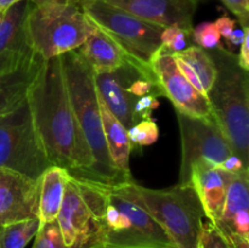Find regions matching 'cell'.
Returning <instances> with one entry per match:
<instances>
[{"mask_svg": "<svg viewBox=\"0 0 249 248\" xmlns=\"http://www.w3.org/2000/svg\"><path fill=\"white\" fill-rule=\"evenodd\" d=\"M27 100L50 164L87 179L94 159L75 119L61 56L44 60Z\"/></svg>", "mask_w": 249, "mask_h": 248, "instance_id": "1", "label": "cell"}, {"mask_svg": "<svg viewBox=\"0 0 249 248\" xmlns=\"http://www.w3.org/2000/svg\"><path fill=\"white\" fill-rule=\"evenodd\" d=\"M75 180L94 218L87 248H177L164 229L134 198L126 182L105 185Z\"/></svg>", "mask_w": 249, "mask_h": 248, "instance_id": "2", "label": "cell"}, {"mask_svg": "<svg viewBox=\"0 0 249 248\" xmlns=\"http://www.w3.org/2000/svg\"><path fill=\"white\" fill-rule=\"evenodd\" d=\"M61 60L75 119L94 159L88 177L80 180H89L105 185H118L131 181L117 170L109 157L105 140L94 72L77 50L63 53Z\"/></svg>", "mask_w": 249, "mask_h": 248, "instance_id": "3", "label": "cell"}, {"mask_svg": "<svg viewBox=\"0 0 249 248\" xmlns=\"http://www.w3.org/2000/svg\"><path fill=\"white\" fill-rule=\"evenodd\" d=\"M207 51L216 67L215 82L207 94L212 114L233 155L249 165V72L225 46Z\"/></svg>", "mask_w": 249, "mask_h": 248, "instance_id": "4", "label": "cell"}, {"mask_svg": "<svg viewBox=\"0 0 249 248\" xmlns=\"http://www.w3.org/2000/svg\"><path fill=\"white\" fill-rule=\"evenodd\" d=\"M29 43L43 60L77 50L95 29L79 1L44 2L33 5L27 14Z\"/></svg>", "mask_w": 249, "mask_h": 248, "instance_id": "5", "label": "cell"}, {"mask_svg": "<svg viewBox=\"0 0 249 248\" xmlns=\"http://www.w3.org/2000/svg\"><path fill=\"white\" fill-rule=\"evenodd\" d=\"M134 198L164 229L177 248H197L204 212L192 185L178 184L168 189H148L126 182Z\"/></svg>", "mask_w": 249, "mask_h": 248, "instance_id": "6", "label": "cell"}, {"mask_svg": "<svg viewBox=\"0 0 249 248\" xmlns=\"http://www.w3.org/2000/svg\"><path fill=\"white\" fill-rule=\"evenodd\" d=\"M83 11L126 55L138 63L150 66L162 48L163 27L150 23L105 0H79Z\"/></svg>", "mask_w": 249, "mask_h": 248, "instance_id": "7", "label": "cell"}, {"mask_svg": "<svg viewBox=\"0 0 249 248\" xmlns=\"http://www.w3.org/2000/svg\"><path fill=\"white\" fill-rule=\"evenodd\" d=\"M49 167L51 164L26 100L0 118V169L40 179Z\"/></svg>", "mask_w": 249, "mask_h": 248, "instance_id": "8", "label": "cell"}, {"mask_svg": "<svg viewBox=\"0 0 249 248\" xmlns=\"http://www.w3.org/2000/svg\"><path fill=\"white\" fill-rule=\"evenodd\" d=\"M177 112L181 135V185H190L191 168L195 163H207L213 167L233 155L232 147L214 119L198 118Z\"/></svg>", "mask_w": 249, "mask_h": 248, "instance_id": "9", "label": "cell"}, {"mask_svg": "<svg viewBox=\"0 0 249 248\" xmlns=\"http://www.w3.org/2000/svg\"><path fill=\"white\" fill-rule=\"evenodd\" d=\"M163 96L168 97L175 111L198 118L214 119L208 97L199 94L180 72L173 53L160 49L150 63Z\"/></svg>", "mask_w": 249, "mask_h": 248, "instance_id": "10", "label": "cell"}, {"mask_svg": "<svg viewBox=\"0 0 249 248\" xmlns=\"http://www.w3.org/2000/svg\"><path fill=\"white\" fill-rule=\"evenodd\" d=\"M40 179H31L9 169H0V228L39 218Z\"/></svg>", "mask_w": 249, "mask_h": 248, "instance_id": "11", "label": "cell"}, {"mask_svg": "<svg viewBox=\"0 0 249 248\" xmlns=\"http://www.w3.org/2000/svg\"><path fill=\"white\" fill-rule=\"evenodd\" d=\"M140 73L155 74L151 66H143L133 61L111 73L94 74L97 94L126 129L134 125V106L138 100V97L128 92V87Z\"/></svg>", "mask_w": 249, "mask_h": 248, "instance_id": "12", "label": "cell"}, {"mask_svg": "<svg viewBox=\"0 0 249 248\" xmlns=\"http://www.w3.org/2000/svg\"><path fill=\"white\" fill-rule=\"evenodd\" d=\"M29 7L31 1L24 0L0 17V75L14 72L36 55L26 28Z\"/></svg>", "mask_w": 249, "mask_h": 248, "instance_id": "13", "label": "cell"}, {"mask_svg": "<svg viewBox=\"0 0 249 248\" xmlns=\"http://www.w3.org/2000/svg\"><path fill=\"white\" fill-rule=\"evenodd\" d=\"M139 18L163 27L194 29V16L199 0H105Z\"/></svg>", "mask_w": 249, "mask_h": 248, "instance_id": "14", "label": "cell"}, {"mask_svg": "<svg viewBox=\"0 0 249 248\" xmlns=\"http://www.w3.org/2000/svg\"><path fill=\"white\" fill-rule=\"evenodd\" d=\"M56 220L67 248H87L94 230V218L72 175L66 184Z\"/></svg>", "mask_w": 249, "mask_h": 248, "instance_id": "15", "label": "cell"}, {"mask_svg": "<svg viewBox=\"0 0 249 248\" xmlns=\"http://www.w3.org/2000/svg\"><path fill=\"white\" fill-rule=\"evenodd\" d=\"M229 173L207 163H195L191 168L190 185L196 190L197 196L208 221L215 225L221 216L225 203Z\"/></svg>", "mask_w": 249, "mask_h": 248, "instance_id": "16", "label": "cell"}, {"mask_svg": "<svg viewBox=\"0 0 249 248\" xmlns=\"http://www.w3.org/2000/svg\"><path fill=\"white\" fill-rule=\"evenodd\" d=\"M77 51L89 65L94 74L111 73L121 68L126 62H136L96 26L87 40L77 49Z\"/></svg>", "mask_w": 249, "mask_h": 248, "instance_id": "17", "label": "cell"}, {"mask_svg": "<svg viewBox=\"0 0 249 248\" xmlns=\"http://www.w3.org/2000/svg\"><path fill=\"white\" fill-rule=\"evenodd\" d=\"M43 62V58L36 53L16 71L0 75V118L26 101Z\"/></svg>", "mask_w": 249, "mask_h": 248, "instance_id": "18", "label": "cell"}, {"mask_svg": "<svg viewBox=\"0 0 249 248\" xmlns=\"http://www.w3.org/2000/svg\"><path fill=\"white\" fill-rule=\"evenodd\" d=\"M97 99H99L100 112H101L105 140H106L107 150H108L112 163L126 179L133 180L130 174V163H129L130 153L133 150H131L126 128L113 116V113L109 111L99 94H97Z\"/></svg>", "mask_w": 249, "mask_h": 248, "instance_id": "19", "label": "cell"}, {"mask_svg": "<svg viewBox=\"0 0 249 248\" xmlns=\"http://www.w3.org/2000/svg\"><path fill=\"white\" fill-rule=\"evenodd\" d=\"M70 173L61 167L51 165L41 175L39 196V220L40 223L55 221L62 204L66 184Z\"/></svg>", "mask_w": 249, "mask_h": 248, "instance_id": "20", "label": "cell"}, {"mask_svg": "<svg viewBox=\"0 0 249 248\" xmlns=\"http://www.w3.org/2000/svg\"><path fill=\"white\" fill-rule=\"evenodd\" d=\"M243 209H249V169L229 174L225 203L220 219L214 226L220 230L230 221L233 214Z\"/></svg>", "mask_w": 249, "mask_h": 248, "instance_id": "21", "label": "cell"}, {"mask_svg": "<svg viewBox=\"0 0 249 248\" xmlns=\"http://www.w3.org/2000/svg\"><path fill=\"white\" fill-rule=\"evenodd\" d=\"M177 58L184 61L190 66L198 77L204 92L208 94L209 90L213 87L216 77V67L214 61L212 60L211 55L207 50L199 48V46L190 45L185 50L180 53H173Z\"/></svg>", "mask_w": 249, "mask_h": 248, "instance_id": "22", "label": "cell"}, {"mask_svg": "<svg viewBox=\"0 0 249 248\" xmlns=\"http://www.w3.org/2000/svg\"><path fill=\"white\" fill-rule=\"evenodd\" d=\"M40 226L39 218L17 221L0 228V248H24L36 237Z\"/></svg>", "mask_w": 249, "mask_h": 248, "instance_id": "23", "label": "cell"}, {"mask_svg": "<svg viewBox=\"0 0 249 248\" xmlns=\"http://www.w3.org/2000/svg\"><path fill=\"white\" fill-rule=\"evenodd\" d=\"M126 131H128L131 150H138L143 146L152 145L157 141L158 136H160L157 124L152 118L140 121L135 125L126 129Z\"/></svg>", "mask_w": 249, "mask_h": 248, "instance_id": "24", "label": "cell"}, {"mask_svg": "<svg viewBox=\"0 0 249 248\" xmlns=\"http://www.w3.org/2000/svg\"><path fill=\"white\" fill-rule=\"evenodd\" d=\"M32 248H67L63 242L57 220L51 223H40Z\"/></svg>", "mask_w": 249, "mask_h": 248, "instance_id": "25", "label": "cell"}, {"mask_svg": "<svg viewBox=\"0 0 249 248\" xmlns=\"http://www.w3.org/2000/svg\"><path fill=\"white\" fill-rule=\"evenodd\" d=\"M192 32L185 31L178 26L165 27L160 34L162 50L169 53H180L187 48V39L191 38Z\"/></svg>", "mask_w": 249, "mask_h": 248, "instance_id": "26", "label": "cell"}, {"mask_svg": "<svg viewBox=\"0 0 249 248\" xmlns=\"http://www.w3.org/2000/svg\"><path fill=\"white\" fill-rule=\"evenodd\" d=\"M191 36L195 43L204 50H213L221 45V36L214 22H202L198 26L194 27Z\"/></svg>", "mask_w": 249, "mask_h": 248, "instance_id": "27", "label": "cell"}, {"mask_svg": "<svg viewBox=\"0 0 249 248\" xmlns=\"http://www.w3.org/2000/svg\"><path fill=\"white\" fill-rule=\"evenodd\" d=\"M197 248H230V246L224 240L218 229L208 221L202 225Z\"/></svg>", "mask_w": 249, "mask_h": 248, "instance_id": "28", "label": "cell"}, {"mask_svg": "<svg viewBox=\"0 0 249 248\" xmlns=\"http://www.w3.org/2000/svg\"><path fill=\"white\" fill-rule=\"evenodd\" d=\"M160 106L157 97L152 95L138 97L134 106V125L140 121L152 118V112Z\"/></svg>", "mask_w": 249, "mask_h": 248, "instance_id": "29", "label": "cell"}, {"mask_svg": "<svg viewBox=\"0 0 249 248\" xmlns=\"http://www.w3.org/2000/svg\"><path fill=\"white\" fill-rule=\"evenodd\" d=\"M240 22L241 27H248L249 22V0H220Z\"/></svg>", "mask_w": 249, "mask_h": 248, "instance_id": "30", "label": "cell"}, {"mask_svg": "<svg viewBox=\"0 0 249 248\" xmlns=\"http://www.w3.org/2000/svg\"><path fill=\"white\" fill-rule=\"evenodd\" d=\"M173 56H174V55H173ZM174 57H175V56H174ZM175 61H177V65H178V67H179L180 72H181L182 74H184V77L186 78L187 82H189L190 84H191L192 87H194L195 89H196L197 91L199 92V94H202V95H203V96L207 97V94H206V92H204L203 88H202L201 82H199L198 77H197V74H196V73H195V71L192 70V68L190 67V66L187 65V63H185L184 61L180 60V58L175 57Z\"/></svg>", "mask_w": 249, "mask_h": 248, "instance_id": "31", "label": "cell"}, {"mask_svg": "<svg viewBox=\"0 0 249 248\" xmlns=\"http://www.w3.org/2000/svg\"><path fill=\"white\" fill-rule=\"evenodd\" d=\"M215 168L224 170V172L229 173V174H236V173H240L242 170L249 169V165L245 164L243 160L236 155H231L225 160H223L220 164L216 165Z\"/></svg>", "mask_w": 249, "mask_h": 248, "instance_id": "32", "label": "cell"}, {"mask_svg": "<svg viewBox=\"0 0 249 248\" xmlns=\"http://www.w3.org/2000/svg\"><path fill=\"white\" fill-rule=\"evenodd\" d=\"M214 24H215L216 29H218L221 38L225 39L226 41L229 40L230 35L232 34L233 29L236 28V21L235 19L230 18L226 14L223 15L221 17H219V18L214 22Z\"/></svg>", "mask_w": 249, "mask_h": 248, "instance_id": "33", "label": "cell"}, {"mask_svg": "<svg viewBox=\"0 0 249 248\" xmlns=\"http://www.w3.org/2000/svg\"><path fill=\"white\" fill-rule=\"evenodd\" d=\"M249 27L245 31V38H243L242 44L240 45V53L237 55L238 63L245 71L249 72Z\"/></svg>", "mask_w": 249, "mask_h": 248, "instance_id": "34", "label": "cell"}, {"mask_svg": "<svg viewBox=\"0 0 249 248\" xmlns=\"http://www.w3.org/2000/svg\"><path fill=\"white\" fill-rule=\"evenodd\" d=\"M247 27H243V28H235L233 29L232 34L229 38L228 44H231L232 46H238L242 44L243 38H245V31Z\"/></svg>", "mask_w": 249, "mask_h": 248, "instance_id": "35", "label": "cell"}, {"mask_svg": "<svg viewBox=\"0 0 249 248\" xmlns=\"http://www.w3.org/2000/svg\"><path fill=\"white\" fill-rule=\"evenodd\" d=\"M24 1V0H0V17L14 5L18 4V2Z\"/></svg>", "mask_w": 249, "mask_h": 248, "instance_id": "36", "label": "cell"}, {"mask_svg": "<svg viewBox=\"0 0 249 248\" xmlns=\"http://www.w3.org/2000/svg\"><path fill=\"white\" fill-rule=\"evenodd\" d=\"M230 248H249V240L246 238H233L228 243Z\"/></svg>", "mask_w": 249, "mask_h": 248, "instance_id": "37", "label": "cell"}, {"mask_svg": "<svg viewBox=\"0 0 249 248\" xmlns=\"http://www.w3.org/2000/svg\"><path fill=\"white\" fill-rule=\"evenodd\" d=\"M33 5L44 4V2H67V1H79V0H29Z\"/></svg>", "mask_w": 249, "mask_h": 248, "instance_id": "38", "label": "cell"}]
</instances>
